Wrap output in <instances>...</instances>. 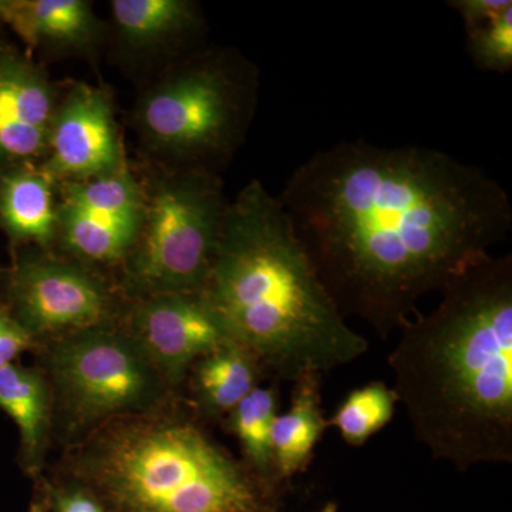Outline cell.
Segmentation results:
<instances>
[{
  "instance_id": "22",
  "label": "cell",
  "mask_w": 512,
  "mask_h": 512,
  "mask_svg": "<svg viewBox=\"0 0 512 512\" xmlns=\"http://www.w3.org/2000/svg\"><path fill=\"white\" fill-rule=\"evenodd\" d=\"M397 394L384 382H369L350 392L328 420L349 446L362 447L382 431L396 413Z\"/></svg>"
},
{
  "instance_id": "7",
  "label": "cell",
  "mask_w": 512,
  "mask_h": 512,
  "mask_svg": "<svg viewBox=\"0 0 512 512\" xmlns=\"http://www.w3.org/2000/svg\"><path fill=\"white\" fill-rule=\"evenodd\" d=\"M254 69L235 57L195 60L148 93L140 123L156 146L211 171V161L234 151L255 106Z\"/></svg>"
},
{
  "instance_id": "6",
  "label": "cell",
  "mask_w": 512,
  "mask_h": 512,
  "mask_svg": "<svg viewBox=\"0 0 512 512\" xmlns=\"http://www.w3.org/2000/svg\"><path fill=\"white\" fill-rule=\"evenodd\" d=\"M227 208L221 183L211 171L185 167L165 177L144 198L136 241L121 264L124 295L138 301L200 292Z\"/></svg>"
},
{
  "instance_id": "15",
  "label": "cell",
  "mask_w": 512,
  "mask_h": 512,
  "mask_svg": "<svg viewBox=\"0 0 512 512\" xmlns=\"http://www.w3.org/2000/svg\"><path fill=\"white\" fill-rule=\"evenodd\" d=\"M0 22L29 46L84 47L99 26L82 0H0Z\"/></svg>"
},
{
  "instance_id": "13",
  "label": "cell",
  "mask_w": 512,
  "mask_h": 512,
  "mask_svg": "<svg viewBox=\"0 0 512 512\" xmlns=\"http://www.w3.org/2000/svg\"><path fill=\"white\" fill-rule=\"evenodd\" d=\"M264 376L258 359L228 340L191 367L185 380L191 392L188 403L205 423L224 420Z\"/></svg>"
},
{
  "instance_id": "2",
  "label": "cell",
  "mask_w": 512,
  "mask_h": 512,
  "mask_svg": "<svg viewBox=\"0 0 512 512\" xmlns=\"http://www.w3.org/2000/svg\"><path fill=\"white\" fill-rule=\"evenodd\" d=\"M387 357L414 439L458 471L512 463V258L490 255Z\"/></svg>"
},
{
  "instance_id": "5",
  "label": "cell",
  "mask_w": 512,
  "mask_h": 512,
  "mask_svg": "<svg viewBox=\"0 0 512 512\" xmlns=\"http://www.w3.org/2000/svg\"><path fill=\"white\" fill-rule=\"evenodd\" d=\"M35 350L52 387L55 436L64 447L111 420L150 412L180 394L121 322L74 333Z\"/></svg>"
},
{
  "instance_id": "17",
  "label": "cell",
  "mask_w": 512,
  "mask_h": 512,
  "mask_svg": "<svg viewBox=\"0 0 512 512\" xmlns=\"http://www.w3.org/2000/svg\"><path fill=\"white\" fill-rule=\"evenodd\" d=\"M276 416L278 392L274 386H258L224 420L241 448V460L264 483L281 491L272 453V426Z\"/></svg>"
},
{
  "instance_id": "26",
  "label": "cell",
  "mask_w": 512,
  "mask_h": 512,
  "mask_svg": "<svg viewBox=\"0 0 512 512\" xmlns=\"http://www.w3.org/2000/svg\"><path fill=\"white\" fill-rule=\"evenodd\" d=\"M30 512H42V510H40V508H39V507H35V508H33V510H32V511H30Z\"/></svg>"
},
{
  "instance_id": "10",
  "label": "cell",
  "mask_w": 512,
  "mask_h": 512,
  "mask_svg": "<svg viewBox=\"0 0 512 512\" xmlns=\"http://www.w3.org/2000/svg\"><path fill=\"white\" fill-rule=\"evenodd\" d=\"M43 171L53 181H80L124 168L123 150L109 97L79 84L56 107Z\"/></svg>"
},
{
  "instance_id": "1",
  "label": "cell",
  "mask_w": 512,
  "mask_h": 512,
  "mask_svg": "<svg viewBox=\"0 0 512 512\" xmlns=\"http://www.w3.org/2000/svg\"><path fill=\"white\" fill-rule=\"evenodd\" d=\"M278 198L340 312L380 339L512 228L503 185L426 147L336 144L299 165Z\"/></svg>"
},
{
  "instance_id": "24",
  "label": "cell",
  "mask_w": 512,
  "mask_h": 512,
  "mask_svg": "<svg viewBox=\"0 0 512 512\" xmlns=\"http://www.w3.org/2000/svg\"><path fill=\"white\" fill-rule=\"evenodd\" d=\"M53 497L57 512H107L99 498L73 481L63 490L55 491Z\"/></svg>"
},
{
  "instance_id": "25",
  "label": "cell",
  "mask_w": 512,
  "mask_h": 512,
  "mask_svg": "<svg viewBox=\"0 0 512 512\" xmlns=\"http://www.w3.org/2000/svg\"><path fill=\"white\" fill-rule=\"evenodd\" d=\"M339 511V505L338 503H335V501H329L328 504L323 505L322 510L319 512H338Z\"/></svg>"
},
{
  "instance_id": "11",
  "label": "cell",
  "mask_w": 512,
  "mask_h": 512,
  "mask_svg": "<svg viewBox=\"0 0 512 512\" xmlns=\"http://www.w3.org/2000/svg\"><path fill=\"white\" fill-rule=\"evenodd\" d=\"M55 113L45 73L13 47L0 45V174L45 157Z\"/></svg>"
},
{
  "instance_id": "23",
  "label": "cell",
  "mask_w": 512,
  "mask_h": 512,
  "mask_svg": "<svg viewBox=\"0 0 512 512\" xmlns=\"http://www.w3.org/2000/svg\"><path fill=\"white\" fill-rule=\"evenodd\" d=\"M35 349V340L0 302V369L16 363L20 355Z\"/></svg>"
},
{
  "instance_id": "14",
  "label": "cell",
  "mask_w": 512,
  "mask_h": 512,
  "mask_svg": "<svg viewBox=\"0 0 512 512\" xmlns=\"http://www.w3.org/2000/svg\"><path fill=\"white\" fill-rule=\"evenodd\" d=\"M0 224L15 244L46 251L57 235L53 180L42 168L23 165L0 174Z\"/></svg>"
},
{
  "instance_id": "19",
  "label": "cell",
  "mask_w": 512,
  "mask_h": 512,
  "mask_svg": "<svg viewBox=\"0 0 512 512\" xmlns=\"http://www.w3.org/2000/svg\"><path fill=\"white\" fill-rule=\"evenodd\" d=\"M57 234L73 259L86 265L123 264L137 232L94 217L72 204L57 207Z\"/></svg>"
},
{
  "instance_id": "3",
  "label": "cell",
  "mask_w": 512,
  "mask_h": 512,
  "mask_svg": "<svg viewBox=\"0 0 512 512\" xmlns=\"http://www.w3.org/2000/svg\"><path fill=\"white\" fill-rule=\"evenodd\" d=\"M198 293L228 339L282 382L320 376L369 350L320 281L281 201L259 181L228 204Z\"/></svg>"
},
{
  "instance_id": "4",
  "label": "cell",
  "mask_w": 512,
  "mask_h": 512,
  "mask_svg": "<svg viewBox=\"0 0 512 512\" xmlns=\"http://www.w3.org/2000/svg\"><path fill=\"white\" fill-rule=\"evenodd\" d=\"M64 477L111 512H281L264 483L180 396L64 447Z\"/></svg>"
},
{
  "instance_id": "18",
  "label": "cell",
  "mask_w": 512,
  "mask_h": 512,
  "mask_svg": "<svg viewBox=\"0 0 512 512\" xmlns=\"http://www.w3.org/2000/svg\"><path fill=\"white\" fill-rule=\"evenodd\" d=\"M464 23L467 49L474 64L491 73L512 67L511 0H453L448 3Z\"/></svg>"
},
{
  "instance_id": "9",
  "label": "cell",
  "mask_w": 512,
  "mask_h": 512,
  "mask_svg": "<svg viewBox=\"0 0 512 512\" xmlns=\"http://www.w3.org/2000/svg\"><path fill=\"white\" fill-rule=\"evenodd\" d=\"M134 302L121 323L177 392L195 362L229 340L200 293H165Z\"/></svg>"
},
{
  "instance_id": "16",
  "label": "cell",
  "mask_w": 512,
  "mask_h": 512,
  "mask_svg": "<svg viewBox=\"0 0 512 512\" xmlns=\"http://www.w3.org/2000/svg\"><path fill=\"white\" fill-rule=\"evenodd\" d=\"M291 407L278 414L272 426V453L281 484L303 473L315 448L329 429L320 397V376L309 375L293 383Z\"/></svg>"
},
{
  "instance_id": "21",
  "label": "cell",
  "mask_w": 512,
  "mask_h": 512,
  "mask_svg": "<svg viewBox=\"0 0 512 512\" xmlns=\"http://www.w3.org/2000/svg\"><path fill=\"white\" fill-rule=\"evenodd\" d=\"M144 198L126 167L100 177L69 181L63 192V202L94 217L133 229L137 234L143 220Z\"/></svg>"
},
{
  "instance_id": "20",
  "label": "cell",
  "mask_w": 512,
  "mask_h": 512,
  "mask_svg": "<svg viewBox=\"0 0 512 512\" xmlns=\"http://www.w3.org/2000/svg\"><path fill=\"white\" fill-rule=\"evenodd\" d=\"M114 22L136 46H151L200 28L197 5L188 0H114Z\"/></svg>"
},
{
  "instance_id": "8",
  "label": "cell",
  "mask_w": 512,
  "mask_h": 512,
  "mask_svg": "<svg viewBox=\"0 0 512 512\" xmlns=\"http://www.w3.org/2000/svg\"><path fill=\"white\" fill-rule=\"evenodd\" d=\"M3 305L36 348L99 326L121 322L109 282L76 259L28 251L6 274Z\"/></svg>"
},
{
  "instance_id": "12",
  "label": "cell",
  "mask_w": 512,
  "mask_h": 512,
  "mask_svg": "<svg viewBox=\"0 0 512 512\" xmlns=\"http://www.w3.org/2000/svg\"><path fill=\"white\" fill-rule=\"evenodd\" d=\"M0 410L18 426L22 466L39 474L55 436V402L43 370L18 362L0 369Z\"/></svg>"
}]
</instances>
